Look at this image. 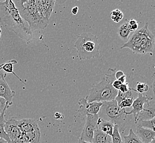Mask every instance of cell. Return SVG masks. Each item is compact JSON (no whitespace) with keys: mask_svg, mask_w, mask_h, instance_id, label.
Returning a JSON list of instances; mask_svg holds the SVG:
<instances>
[{"mask_svg":"<svg viewBox=\"0 0 155 143\" xmlns=\"http://www.w3.org/2000/svg\"><path fill=\"white\" fill-rule=\"evenodd\" d=\"M0 23L7 31H12L25 42L33 38L28 24L21 17L12 0L0 1Z\"/></svg>","mask_w":155,"mask_h":143,"instance_id":"1","label":"cell"},{"mask_svg":"<svg viewBox=\"0 0 155 143\" xmlns=\"http://www.w3.org/2000/svg\"><path fill=\"white\" fill-rule=\"evenodd\" d=\"M116 69L109 68L102 81L89 90L86 100L88 102H108L115 100L118 90L115 89L112 83L116 80Z\"/></svg>","mask_w":155,"mask_h":143,"instance_id":"2","label":"cell"},{"mask_svg":"<svg viewBox=\"0 0 155 143\" xmlns=\"http://www.w3.org/2000/svg\"><path fill=\"white\" fill-rule=\"evenodd\" d=\"M12 1L18 9L21 17L28 24L32 33L35 30L44 29L48 27V22L40 15L35 4V0H14Z\"/></svg>","mask_w":155,"mask_h":143,"instance_id":"3","label":"cell"},{"mask_svg":"<svg viewBox=\"0 0 155 143\" xmlns=\"http://www.w3.org/2000/svg\"><path fill=\"white\" fill-rule=\"evenodd\" d=\"M155 44V38L148 29L146 23L142 28L135 31L128 41L122 45L121 49L129 48L134 54L145 55L151 53Z\"/></svg>","mask_w":155,"mask_h":143,"instance_id":"4","label":"cell"},{"mask_svg":"<svg viewBox=\"0 0 155 143\" xmlns=\"http://www.w3.org/2000/svg\"><path fill=\"white\" fill-rule=\"evenodd\" d=\"M125 109L119 108L116 100L108 102H103L98 113L99 118L117 125L119 131L123 132L128 124V116Z\"/></svg>","mask_w":155,"mask_h":143,"instance_id":"5","label":"cell"},{"mask_svg":"<svg viewBox=\"0 0 155 143\" xmlns=\"http://www.w3.org/2000/svg\"><path fill=\"white\" fill-rule=\"evenodd\" d=\"M74 47L81 60L97 58L100 54V45L96 36L90 33H83L78 36Z\"/></svg>","mask_w":155,"mask_h":143,"instance_id":"6","label":"cell"},{"mask_svg":"<svg viewBox=\"0 0 155 143\" xmlns=\"http://www.w3.org/2000/svg\"><path fill=\"white\" fill-rule=\"evenodd\" d=\"M98 118V115H87L86 116V121L80 137L81 140L92 143L93 136Z\"/></svg>","mask_w":155,"mask_h":143,"instance_id":"7","label":"cell"},{"mask_svg":"<svg viewBox=\"0 0 155 143\" xmlns=\"http://www.w3.org/2000/svg\"><path fill=\"white\" fill-rule=\"evenodd\" d=\"M78 104L79 107L77 111L78 113L83 116L86 117L87 115H98L102 105V102H88L85 98H81L78 102Z\"/></svg>","mask_w":155,"mask_h":143,"instance_id":"8","label":"cell"},{"mask_svg":"<svg viewBox=\"0 0 155 143\" xmlns=\"http://www.w3.org/2000/svg\"><path fill=\"white\" fill-rule=\"evenodd\" d=\"M153 98L147 96L143 95L142 94L138 93V96L137 98L134 100L133 105L131 106V110L129 112L125 111V113L127 116L133 115L134 117V121L135 123H137V117L140 112L143 110V105L145 104L149 106L150 102L152 101Z\"/></svg>","mask_w":155,"mask_h":143,"instance_id":"9","label":"cell"},{"mask_svg":"<svg viewBox=\"0 0 155 143\" xmlns=\"http://www.w3.org/2000/svg\"><path fill=\"white\" fill-rule=\"evenodd\" d=\"M56 1L53 0H35V4L39 14L45 21L49 22Z\"/></svg>","mask_w":155,"mask_h":143,"instance_id":"10","label":"cell"},{"mask_svg":"<svg viewBox=\"0 0 155 143\" xmlns=\"http://www.w3.org/2000/svg\"><path fill=\"white\" fill-rule=\"evenodd\" d=\"M5 131L8 136L11 143H17L20 139L22 133L18 127L17 119L10 118L6 121Z\"/></svg>","mask_w":155,"mask_h":143,"instance_id":"11","label":"cell"},{"mask_svg":"<svg viewBox=\"0 0 155 143\" xmlns=\"http://www.w3.org/2000/svg\"><path fill=\"white\" fill-rule=\"evenodd\" d=\"M15 92L10 88L5 78L0 79V97L5 99L9 107L13 105V98Z\"/></svg>","mask_w":155,"mask_h":143,"instance_id":"12","label":"cell"},{"mask_svg":"<svg viewBox=\"0 0 155 143\" xmlns=\"http://www.w3.org/2000/svg\"><path fill=\"white\" fill-rule=\"evenodd\" d=\"M18 127L22 133H29L39 128L36 121L33 118L17 119Z\"/></svg>","mask_w":155,"mask_h":143,"instance_id":"13","label":"cell"},{"mask_svg":"<svg viewBox=\"0 0 155 143\" xmlns=\"http://www.w3.org/2000/svg\"><path fill=\"white\" fill-rule=\"evenodd\" d=\"M136 135L143 143H150L155 140V131L150 129L137 126Z\"/></svg>","mask_w":155,"mask_h":143,"instance_id":"14","label":"cell"},{"mask_svg":"<svg viewBox=\"0 0 155 143\" xmlns=\"http://www.w3.org/2000/svg\"><path fill=\"white\" fill-rule=\"evenodd\" d=\"M21 138L24 142L28 143H40L41 139V133L40 129L26 133H22Z\"/></svg>","mask_w":155,"mask_h":143,"instance_id":"15","label":"cell"},{"mask_svg":"<svg viewBox=\"0 0 155 143\" xmlns=\"http://www.w3.org/2000/svg\"><path fill=\"white\" fill-rule=\"evenodd\" d=\"M96 125L97 128L101 131L104 133V134H107L110 137L112 136L114 127V125L113 123L107 121H104V119L98 117Z\"/></svg>","mask_w":155,"mask_h":143,"instance_id":"16","label":"cell"},{"mask_svg":"<svg viewBox=\"0 0 155 143\" xmlns=\"http://www.w3.org/2000/svg\"><path fill=\"white\" fill-rule=\"evenodd\" d=\"M18 63L17 61L15 60H12L9 61L8 62H7L5 63H2L1 65H0V71H2L5 72L6 73H9V74H12L15 76L18 79V81H20L21 83L26 84L25 82L23 81L21 78L16 75L15 72H14V65H16Z\"/></svg>","mask_w":155,"mask_h":143,"instance_id":"17","label":"cell"},{"mask_svg":"<svg viewBox=\"0 0 155 143\" xmlns=\"http://www.w3.org/2000/svg\"><path fill=\"white\" fill-rule=\"evenodd\" d=\"M8 108H9V106H8V105L7 104V106L5 108L4 110L0 115V138H2L6 140L8 143H11L8 136L7 135V134H6V131H5V125L6 122V120L5 119V114Z\"/></svg>","mask_w":155,"mask_h":143,"instance_id":"18","label":"cell"},{"mask_svg":"<svg viewBox=\"0 0 155 143\" xmlns=\"http://www.w3.org/2000/svg\"><path fill=\"white\" fill-rule=\"evenodd\" d=\"M111 140V138L107 134H104L97 127H96L93 136L92 143H107L109 140Z\"/></svg>","mask_w":155,"mask_h":143,"instance_id":"19","label":"cell"},{"mask_svg":"<svg viewBox=\"0 0 155 143\" xmlns=\"http://www.w3.org/2000/svg\"><path fill=\"white\" fill-rule=\"evenodd\" d=\"M155 118V109L154 106L149 108H144L142 111L139 116L137 117V121H145V120H150Z\"/></svg>","mask_w":155,"mask_h":143,"instance_id":"20","label":"cell"},{"mask_svg":"<svg viewBox=\"0 0 155 143\" xmlns=\"http://www.w3.org/2000/svg\"><path fill=\"white\" fill-rule=\"evenodd\" d=\"M123 143H143L135 133L133 130L130 129L127 135L123 137Z\"/></svg>","mask_w":155,"mask_h":143,"instance_id":"21","label":"cell"},{"mask_svg":"<svg viewBox=\"0 0 155 143\" xmlns=\"http://www.w3.org/2000/svg\"><path fill=\"white\" fill-rule=\"evenodd\" d=\"M118 33L119 38L123 40H126L128 39L130 32L129 30L127 23L123 24L119 27Z\"/></svg>","mask_w":155,"mask_h":143,"instance_id":"22","label":"cell"},{"mask_svg":"<svg viewBox=\"0 0 155 143\" xmlns=\"http://www.w3.org/2000/svg\"><path fill=\"white\" fill-rule=\"evenodd\" d=\"M155 118L150 120L145 121H139L136 124L137 126H139L143 128L150 129L155 131Z\"/></svg>","mask_w":155,"mask_h":143,"instance_id":"23","label":"cell"},{"mask_svg":"<svg viewBox=\"0 0 155 143\" xmlns=\"http://www.w3.org/2000/svg\"><path fill=\"white\" fill-rule=\"evenodd\" d=\"M111 138L112 143H123V140L119 132V128L117 125H114L113 134Z\"/></svg>","mask_w":155,"mask_h":143,"instance_id":"24","label":"cell"},{"mask_svg":"<svg viewBox=\"0 0 155 143\" xmlns=\"http://www.w3.org/2000/svg\"><path fill=\"white\" fill-rule=\"evenodd\" d=\"M132 91V88H130V90L125 93H122V92H120L118 91V95L116 96V98H115V100L117 102L118 105L120 104V102L122 101L123 100L127 98H134L133 95L131 92Z\"/></svg>","mask_w":155,"mask_h":143,"instance_id":"25","label":"cell"},{"mask_svg":"<svg viewBox=\"0 0 155 143\" xmlns=\"http://www.w3.org/2000/svg\"><path fill=\"white\" fill-rule=\"evenodd\" d=\"M124 17V15L119 9H116L110 12V18L115 23H119Z\"/></svg>","mask_w":155,"mask_h":143,"instance_id":"26","label":"cell"},{"mask_svg":"<svg viewBox=\"0 0 155 143\" xmlns=\"http://www.w3.org/2000/svg\"><path fill=\"white\" fill-rule=\"evenodd\" d=\"M134 100V98H125L120 102L118 106L120 109H125L127 107H131Z\"/></svg>","mask_w":155,"mask_h":143,"instance_id":"27","label":"cell"},{"mask_svg":"<svg viewBox=\"0 0 155 143\" xmlns=\"http://www.w3.org/2000/svg\"><path fill=\"white\" fill-rule=\"evenodd\" d=\"M149 89V87L147 84L138 82L137 85V90H135V92L143 94V92H147Z\"/></svg>","mask_w":155,"mask_h":143,"instance_id":"28","label":"cell"},{"mask_svg":"<svg viewBox=\"0 0 155 143\" xmlns=\"http://www.w3.org/2000/svg\"><path fill=\"white\" fill-rule=\"evenodd\" d=\"M127 25L128 28L130 32H135V31L137 30L138 28V23L137 22L134 20L131 19L127 22Z\"/></svg>","mask_w":155,"mask_h":143,"instance_id":"29","label":"cell"},{"mask_svg":"<svg viewBox=\"0 0 155 143\" xmlns=\"http://www.w3.org/2000/svg\"><path fill=\"white\" fill-rule=\"evenodd\" d=\"M130 90V88L129 87V84L127 83L122 84L120 87L118 91L122 93H125L129 91Z\"/></svg>","mask_w":155,"mask_h":143,"instance_id":"30","label":"cell"},{"mask_svg":"<svg viewBox=\"0 0 155 143\" xmlns=\"http://www.w3.org/2000/svg\"><path fill=\"white\" fill-rule=\"evenodd\" d=\"M6 106H7V102L5 100V99L0 97V115L4 110Z\"/></svg>","mask_w":155,"mask_h":143,"instance_id":"31","label":"cell"},{"mask_svg":"<svg viewBox=\"0 0 155 143\" xmlns=\"http://www.w3.org/2000/svg\"><path fill=\"white\" fill-rule=\"evenodd\" d=\"M122 84L121 83H120L118 80L116 79V80L114 81V82H113V83H112V86H113V87H114V88L115 89L118 90Z\"/></svg>","mask_w":155,"mask_h":143,"instance_id":"32","label":"cell"},{"mask_svg":"<svg viewBox=\"0 0 155 143\" xmlns=\"http://www.w3.org/2000/svg\"><path fill=\"white\" fill-rule=\"evenodd\" d=\"M124 75V73L122 71H118L116 72V73H115L116 79H118L119 78L122 77L123 75Z\"/></svg>","mask_w":155,"mask_h":143,"instance_id":"33","label":"cell"},{"mask_svg":"<svg viewBox=\"0 0 155 143\" xmlns=\"http://www.w3.org/2000/svg\"><path fill=\"white\" fill-rule=\"evenodd\" d=\"M54 118H55V119H57V120L62 119L63 118V115L61 113L56 112L54 114Z\"/></svg>","mask_w":155,"mask_h":143,"instance_id":"34","label":"cell"},{"mask_svg":"<svg viewBox=\"0 0 155 143\" xmlns=\"http://www.w3.org/2000/svg\"><path fill=\"white\" fill-rule=\"evenodd\" d=\"M117 80H118L122 84L125 83H126V75H123L122 77H121Z\"/></svg>","mask_w":155,"mask_h":143,"instance_id":"35","label":"cell"},{"mask_svg":"<svg viewBox=\"0 0 155 143\" xmlns=\"http://www.w3.org/2000/svg\"><path fill=\"white\" fill-rule=\"evenodd\" d=\"M78 11H79V8L78 7H73L72 9V14L74 15H76L78 12Z\"/></svg>","mask_w":155,"mask_h":143,"instance_id":"36","label":"cell"},{"mask_svg":"<svg viewBox=\"0 0 155 143\" xmlns=\"http://www.w3.org/2000/svg\"><path fill=\"white\" fill-rule=\"evenodd\" d=\"M6 77H7V73L2 71H0V79L5 78Z\"/></svg>","mask_w":155,"mask_h":143,"instance_id":"37","label":"cell"},{"mask_svg":"<svg viewBox=\"0 0 155 143\" xmlns=\"http://www.w3.org/2000/svg\"><path fill=\"white\" fill-rule=\"evenodd\" d=\"M77 143H89V142H87V141H85L83 140H81V139H79V140L78 141Z\"/></svg>","mask_w":155,"mask_h":143,"instance_id":"38","label":"cell"},{"mask_svg":"<svg viewBox=\"0 0 155 143\" xmlns=\"http://www.w3.org/2000/svg\"><path fill=\"white\" fill-rule=\"evenodd\" d=\"M0 143H8V142L6 141V140L2 139V138H0Z\"/></svg>","mask_w":155,"mask_h":143,"instance_id":"39","label":"cell"},{"mask_svg":"<svg viewBox=\"0 0 155 143\" xmlns=\"http://www.w3.org/2000/svg\"><path fill=\"white\" fill-rule=\"evenodd\" d=\"M1 33H2V30H1V29L0 28V37H1Z\"/></svg>","mask_w":155,"mask_h":143,"instance_id":"40","label":"cell"},{"mask_svg":"<svg viewBox=\"0 0 155 143\" xmlns=\"http://www.w3.org/2000/svg\"><path fill=\"white\" fill-rule=\"evenodd\" d=\"M107 143H112V141H111V140H109L108 141Z\"/></svg>","mask_w":155,"mask_h":143,"instance_id":"41","label":"cell"},{"mask_svg":"<svg viewBox=\"0 0 155 143\" xmlns=\"http://www.w3.org/2000/svg\"><path fill=\"white\" fill-rule=\"evenodd\" d=\"M155 140H153V141H151V143H155Z\"/></svg>","mask_w":155,"mask_h":143,"instance_id":"42","label":"cell"},{"mask_svg":"<svg viewBox=\"0 0 155 143\" xmlns=\"http://www.w3.org/2000/svg\"><path fill=\"white\" fill-rule=\"evenodd\" d=\"M25 143V142H24V143Z\"/></svg>","mask_w":155,"mask_h":143,"instance_id":"43","label":"cell"}]
</instances>
